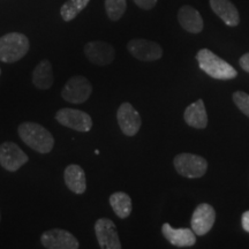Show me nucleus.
<instances>
[{
    "label": "nucleus",
    "instance_id": "nucleus-18",
    "mask_svg": "<svg viewBox=\"0 0 249 249\" xmlns=\"http://www.w3.org/2000/svg\"><path fill=\"white\" fill-rule=\"evenodd\" d=\"M183 119L191 127L197 129H203L208 124V114L205 111L204 103L202 99H198L195 103L187 107L183 113Z\"/></svg>",
    "mask_w": 249,
    "mask_h": 249
},
{
    "label": "nucleus",
    "instance_id": "nucleus-6",
    "mask_svg": "<svg viewBox=\"0 0 249 249\" xmlns=\"http://www.w3.org/2000/svg\"><path fill=\"white\" fill-rule=\"evenodd\" d=\"M55 120L67 128L74 129L76 132L87 133L92 128V119L85 111L76 108L64 107L55 113Z\"/></svg>",
    "mask_w": 249,
    "mask_h": 249
},
{
    "label": "nucleus",
    "instance_id": "nucleus-4",
    "mask_svg": "<svg viewBox=\"0 0 249 249\" xmlns=\"http://www.w3.org/2000/svg\"><path fill=\"white\" fill-rule=\"evenodd\" d=\"M174 167L180 176L185 178H201L203 177L208 169V163L201 156L183 152L174 158Z\"/></svg>",
    "mask_w": 249,
    "mask_h": 249
},
{
    "label": "nucleus",
    "instance_id": "nucleus-17",
    "mask_svg": "<svg viewBox=\"0 0 249 249\" xmlns=\"http://www.w3.org/2000/svg\"><path fill=\"white\" fill-rule=\"evenodd\" d=\"M210 6L227 26L235 27L240 22L238 9L230 0H210Z\"/></svg>",
    "mask_w": 249,
    "mask_h": 249
},
{
    "label": "nucleus",
    "instance_id": "nucleus-7",
    "mask_svg": "<svg viewBox=\"0 0 249 249\" xmlns=\"http://www.w3.org/2000/svg\"><path fill=\"white\" fill-rule=\"evenodd\" d=\"M28 160L29 157L17 143L6 141L0 144V165L8 172H17Z\"/></svg>",
    "mask_w": 249,
    "mask_h": 249
},
{
    "label": "nucleus",
    "instance_id": "nucleus-12",
    "mask_svg": "<svg viewBox=\"0 0 249 249\" xmlns=\"http://www.w3.org/2000/svg\"><path fill=\"white\" fill-rule=\"evenodd\" d=\"M117 119L121 132L126 136L136 135L141 128V116L130 103H123L120 105L117 111Z\"/></svg>",
    "mask_w": 249,
    "mask_h": 249
},
{
    "label": "nucleus",
    "instance_id": "nucleus-24",
    "mask_svg": "<svg viewBox=\"0 0 249 249\" xmlns=\"http://www.w3.org/2000/svg\"><path fill=\"white\" fill-rule=\"evenodd\" d=\"M134 2L142 9H151L157 4V0H134Z\"/></svg>",
    "mask_w": 249,
    "mask_h": 249
},
{
    "label": "nucleus",
    "instance_id": "nucleus-2",
    "mask_svg": "<svg viewBox=\"0 0 249 249\" xmlns=\"http://www.w3.org/2000/svg\"><path fill=\"white\" fill-rule=\"evenodd\" d=\"M196 60L201 70L213 79L232 80L238 75V71L234 70V67L208 49L200 50L196 54Z\"/></svg>",
    "mask_w": 249,
    "mask_h": 249
},
{
    "label": "nucleus",
    "instance_id": "nucleus-1",
    "mask_svg": "<svg viewBox=\"0 0 249 249\" xmlns=\"http://www.w3.org/2000/svg\"><path fill=\"white\" fill-rule=\"evenodd\" d=\"M18 134L23 143L39 154H49L54 147V138L49 129L36 123L20 124L18 127Z\"/></svg>",
    "mask_w": 249,
    "mask_h": 249
},
{
    "label": "nucleus",
    "instance_id": "nucleus-13",
    "mask_svg": "<svg viewBox=\"0 0 249 249\" xmlns=\"http://www.w3.org/2000/svg\"><path fill=\"white\" fill-rule=\"evenodd\" d=\"M216 211L210 204L202 203L196 207L192 216V230L196 235H205L213 229Z\"/></svg>",
    "mask_w": 249,
    "mask_h": 249
},
{
    "label": "nucleus",
    "instance_id": "nucleus-9",
    "mask_svg": "<svg viewBox=\"0 0 249 249\" xmlns=\"http://www.w3.org/2000/svg\"><path fill=\"white\" fill-rule=\"evenodd\" d=\"M127 49L129 53L140 61H155L163 55V49L158 43L144 38L129 40Z\"/></svg>",
    "mask_w": 249,
    "mask_h": 249
},
{
    "label": "nucleus",
    "instance_id": "nucleus-25",
    "mask_svg": "<svg viewBox=\"0 0 249 249\" xmlns=\"http://www.w3.org/2000/svg\"><path fill=\"white\" fill-rule=\"evenodd\" d=\"M239 64H240L242 70L247 71V73H249V52L248 53L242 55V57L240 58V60H239Z\"/></svg>",
    "mask_w": 249,
    "mask_h": 249
},
{
    "label": "nucleus",
    "instance_id": "nucleus-21",
    "mask_svg": "<svg viewBox=\"0 0 249 249\" xmlns=\"http://www.w3.org/2000/svg\"><path fill=\"white\" fill-rule=\"evenodd\" d=\"M90 0H67L60 8V15L65 22L74 20L85 9Z\"/></svg>",
    "mask_w": 249,
    "mask_h": 249
},
{
    "label": "nucleus",
    "instance_id": "nucleus-16",
    "mask_svg": "<svg viewBox=\"0 0 249 249\" xmlns=\"http://www.w3.org/2000/svg\"><path fill=\"white\" fill-rule=\"evenodd\" d=\"M65 185L71 192L75 194H83L87 189L86 173L82 167L77 164H71L65 169L64 172Z\"/></svg>",
    "mask_w": 249,
    "mask_h": 249
},
{
    "label": "nucleus",
    "instance_id": "nucleus-10",
    "mask_svg": "<svg viewBox=\"0 0 249 249\" xmlns=\"http://www.w3.org/2000/svg\"><path fill=\"white\" fill-rule=\"evenodd\" d=\"M95 233L99 247L103 249H120L121 242L116 224L108 218H99L95 223Z\"/></svg>",
    "mask_w": 249,
    "mask_h": 249
},
{
    "label": "nucleus",
    "instance_id": "nucleus-27",
    "mask_svg": "<svg viewBox=\"0 0 249 249\" xmlns=\"http://www.w3.org/2000/svg\"><path fill=\"white\" fill-rule=\"evenodd\" d=\"M0 220H1V213H0Z\"/></svg>",
    "mask_w": 249,
    "mask_h": 249
},
{
    "label": "nucleus",
    "instance_id": "nucleus-14",
    "mask_svg": "<svg viewBox=\"0 0 249 249\" xmlns=\"http://www.w3.org/2000/svg\"><path fill=\"white\" fill-rule=\"evenodd\" d=\"M161 232L165 239L176 247H192L196 242V234L191 229H173L170 224L165 223Z\"/></svg>",
    "mask_w": 249,
    "mask_h": 249
},
{
    "label": "nucleus",
    "instance_id": "nucleus-8",
    "mask_svg": "<svg viewBox=\"0 0 249 249\" xmlns=\"http://www.w3.org/2000/svg\"><path fill=\"white\" fill-rule=\"evenodd\" d=\"M40 244L48 249H77L79 240L71 232L62 229H51L40 235Z\"/></svg>",
    "mask_w": 249,
    "mask_h": 249
},
{
    "label": "nucleus",
    "instance_id": "nucleus-3",
    "mask_svg": "<svg viewBox=\"0 0 249 249\" xmlns=\"http://www.w3.org/2000/svg\"><path fill=\"white\" fill-rule=\"evenodd\" d=\"M29 39L21 33H9L0 37V61L13 64L21 60L29 51Z\"/></svg>",
    "mask_w": 249,
    "mask_h": 249
},
{
    "label": "nucleus",
    "instance_id": "nucleus-26",
    "mask_svg": "<svg viewBox=\"0 0 249 249\" xmlns=\"http://www.w3.org/2000/svg\"><path fill=\"white\" fill-rule=\"evenodd\" d=\"M241 224L245 231L249 233V210L246 211V213H244V214H242Z\"/></svg>",
    "mask_w": 249,
    "mask_h": 249
},
{
    "label": "nucleus",
    "instance_id": "nucleus-28",
    "mask_svg": "<svg viewBox=\"0 0 249 249\" xmlns=\"http://www.w3.org/2000/svg\"><path fill=\"white\" fill-rule=\"evenodd\" d=\"M0 75H1V68H0Z\"/></svg>",
    "mask_w": 249,
    "mask_h": 249
},
{
    "label": "nucleus",
    "instance_id": "nucleus-5",
    "mask_svg": "<svg viewBox=\"0 0 249 249\" xmlns=\"http://www.w3.org/2000/svg\"><path fill=\"white\" fill-rule=\"evenodd\" d=\"M92 93V86L87 77L82 75L71 76L61 90V97L71 104H82Z\"/></svg>",
    "mask_w": 249,
    "mask_h": 249
},
{
    "label": "nucleus",
    "instance_id": "nucleus-19",
    "mask_svg": "<svg viewBox=\"0 0 249 249\" xmlns=\"http://www.w3.org/2000/svg\"><path fill=\"white\" fill-rule=\"evenodd\" d=\"M54 83L53 70L48 59L39 62L33 71V85L40 90H49Z\"/></svg>",
    "mask_w": 249,
    "mask_h": 249
},
{
    "label": "nucleus",
    "instance_id": "nucleus-20",
    "mask_svg": "<svg viewBox=\"0 0 249 249\" xmlns=\"http://www.w3.org/2000/svg\"><path fill=\"white\" fill-rule=\"evenodd\" d=\"M110 204L114 213L121 219L129 217L132 213V198L124 192H116L110 196Z\"/></svg>",
    "mask_w": 249,
    "mask_h": 249
},
{
    "label": "nucleus",
    "instance_id": "nucleus-22",
    "mask_svg": "<svg viewBox=\"0 0 249 249\" xmlns=\"http://www.w3.org/2000/svg\"><path fill=\"white\" fill-rule=\"evenodd\" d=\"M126 0H105V11L111 21L120 20L126 12Z\"/></svg>",
    "mask_w": 249,
    "mask_h": 249
},
{
    "label": "nucleus",
    "instance_id": "nucleus-23",
    "mask_svg": "<svg viewBox=\"0 0 249 249\" xmlns=\"http://www.w3.org/2000/svg\"><path fill=\"white\" fill-rule=\"evenodd\" d=\"M233 102L242 113L249 117V95L244 91H235L233 93Z\"/></svg>",
    "mask_w": 249,
    "mask_h": 249
},
{
    "label": "nucleus",
    "instance_id": "nucleus-15",
    "mask_svg": "<svg viewBox=\"0 0 249 249\" xmlns=\"http://www.w3.org/2000/svg\"><path fill=\"white\" fill-rule=\"evenodd\" d=\"M178 21L183 29L188 33L198 34L203 30L204 23L197 9L192 6H182L178 12Z\"/></svg>",
    "mask_w": 249,
    "mask_h": 249
},
{
    "label": "nucleus",
    "instance_id": "nucleus-11",
    "mask_svg": "<svg viewBox=\"0 0 249 249\" xmlns=\"http://www.w3.org/2000/svg\"><path fill=\"white\" fill-rule=\"evenodd\" d=\"M85 54L88 60L98 66H107L112 64L116 57V50L113 46L103 40H93L85 45Z\"/></svg>",
    "mask_w": 249,
    "mask_h": 249
}]
</instances>
